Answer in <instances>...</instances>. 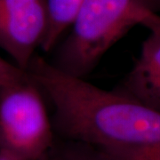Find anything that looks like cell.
<instances>
[{"label": "cell", "instance_id": "cell-1", "mask_svg": "<svg viewBox=\"0 0 160 160\" xmlns=\"http://www.w3.org/2000/svg\"><path fill=\"white\" fill-rule=\"evenodd\" d=\"M28 74L50 100L55 136L125 152L160 145V112L68 74L36 53Z\"/></svg>", "mask_w": 160, "mask_h": 160}, {"label": "cell", "instance_id": "cell-8", "mask_svg": "<svg viewBox=\"0 0 160 160\" xmlns=\"http://www.w3.org/2000/svg\"><path fill=\"white\" fill-rule=\"evenodd\" d=\"M28 77L27 71L0 57V88L20 82Z\"/></svg>", "mask_w": 160, "mask_h": 160}, {"label": "cell", "instance_id": "cell-10", "mask_svg": "<svg viewBox=\"0 0 160 160\" xmlns=\"http://www.w3.org/2000/svg\"><path fill=\"white\" fill-rule=\"evenodd\" d=\"M0 160H22L21 158H15L12 155L7 154V153H5V152H1L0 151Z\"/></svg>", "mask_w": 160, "mask_h": 160}, {"label": "cell", "instance_id": "cell-11", "mask_svg": "<svg viewBox=\"0 0 160 160\" xmlns=\"http://www.w3.org/2000/svg\"><path fill=\"white\" fill-rule=\"evenodd\" d=\"M157 2H158V6H160V0H156Z\"/></svg>", "mask_w": 160, "mask_h": 160}, {"label": "cell", "instance_id": "cell-9", "mask_svg": "<svg viewBox=\"0 0 160 160\" xmlns=\"http://www.w3.org/2000/svg\"><path fill=\"white\" fill-rule=\"evenodd\" d=\"M119 160H160V145L134 151L114 152Z\"/></svg>", "mask_w": 160, "mask_h": 160}, {"label": "cell", "instance_id": "cell-6", "mask_svg": "<svg viewBox=\"0 0 160 160\" xmlns=\"http://www.w3.org/2000/svg\"><path fill=\"white\" fill-rule=\"evenodd\" d=\"M47 29L40 45L44 52L54 49L64 32L74 22L84 0H45Z\"/></svg>", "mask_w": 160, "mask_h": 160}, {"label": "cell", "instance_id": "cell-3", "mask_svg": "<svg viewBox=\"0 0 160 160\" xmlns=\"http://www.w3.org/2000/svg\"><path fill=\"white\" fill-rule=\"evenodd\" d=\"M43 92L30 77L0 88V151L39 160L55 141Z\"/></svg>", "mask_w": 160, "mask_h": 160}, {"label": "cell", "instance_id": "cell-2", "mask_svg": "<svg viewBox=\"0 0 160 160\" xmlns=\"http://www.w3.org/2000/svg\"><path fill=\"white\" fill-rule=\"evenodd\" d=\"M160 9L156 0H84L50 62L57 69L86 78L118 40Z\"/></svg>", "mask_w": 160, "mask_h": 160}, {"label": "cell", "instance_id": "cell-4", "mask_svg": "<svg viewBox=\"0 0 160 160\" xmlns=\"http://www.w3.org/2000/svg\"><path fill=\"white\" fill-rule=\"evenodd\" d=\"M47 29L45 0H0V48L27 70Z\"/></svg>", "mask_w": 160, "mask_h": 160}, {"label": "cell", "instance_id": "cell-5", "mask_svg": "<svg viewBox=\"0 0 160 160\" xmlns=\"http://www.w3.org/2000/svg\"><path fill=\"white\" fill-rule=\"evenodd\" d=\"M141 25L149 34L132 68L115 90L160 112V16L152 12Z\"/></svg>", "mask_w": 160, "mask_h": 160}, {"label": "cell", "instance_id": "cell-7", "mask_svg": "<svg viewBox=\"0 0 160 160\" xmlns=\"http://www.w3.org/2000/svg\"><path fill=\"white\" fill-rule=\"evenodd\" d=\"M39 160H119L107 149L87 143L56 137L52 148Z\"/></svg>", "mask_w": 160, "mask_h": 160}]
</instances>
